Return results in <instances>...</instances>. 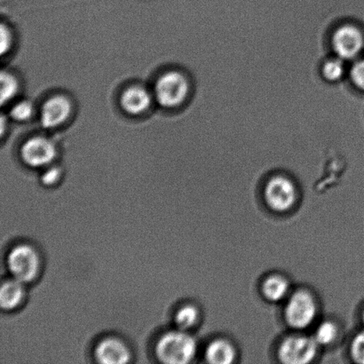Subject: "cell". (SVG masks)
<instances>
[{
  "mask_svg": "<svg viewBox=\"0 0 364 364\" xmlns=\"http://www.w3.org/2000/svg\"><path fill=\"white\" fill-rule=\"evenodd\" d=\"M21 282L16 279L6 281L0 291V305L3 309L10 310L16 308L23 301L24 288Z\"/></svg>",
  "mask_w": 364,
  "mask_h": 364,
  "instance_id": "cell-12",
  "label": "cell"
},
{
  "mask_svg": "<svg viewBox=\"0 0 364 364\" xmlns=\"http://www.w3.org/2000/svg\"><path fill=\"white\" fill-rule=\"evenodd\" d=\"M95 358L103 364H124L129 362V349L117 338H105L95 348Z\"/></svg>",
  "mask_w": 364,
  "mask_h": 364,
  "instance_id": "cell-11",
  "label": "cell"
},
{
  "mask_svg": "<svg viewBox=\"0 0 364 364\" xmlns=\"http://www.w3.org/2000/svg\"><path fill=\"white\" fill-rule=\"evenodd\" d=\"M189 82L180 71H167L156 82L154 98L166 109L177 108L186 101L189 92Z\"/></svg>",
  "mask_w": 364,
  "mask_h": 364,
  "instance_id": "cell-2",
  "label": "cell"
},
{
  "mask_svg": "<svg viewBox=\"0 0 364 364\" xmlns=\"http://www.w3.org/2000/svg\"><path fill=\"white\" fill-rule=\"evenodd\" d=\"M333 42L335 52L341 58L352 59L361 52L363 37L358 28L345 25L335 32Z\"/></svg>",
  "mask_w": 364,
  "mask_h": 364,
  "instance_id": "cell-9",
  "label": "cell"
},
{
  "mask_svg": "<svg viewBox=\"0 0 364 364\" xmlns=\"http://www.w3.org/2000/svg\"><path fill=\"white\" fill-rule=\"evenodd\" d=\"M60 176H62V171L58 166H49L42 174L41 180L45 185H53L60 180Z\"/></svg>",
  "mask_w": 364,
  "mask_h": 364,
  "instance_id": "cell-23",
  "label": "cell"
},
{
  "mask_svg": "<svg viewBox=\"0 0 364 364\" xmlns=\"http://www.w3.org/2000/svg\"><path fill=\"white\" fill-rule=\"evenodd\" d=\"M20 83L17 77L9 71H2L1 73V101L2 105L9 103L16 97L19 92Z\"/></svg>",
  "mask_w": 364,
  "mask_h": 364,
  "instance_id": "cell-15",
  "label": "cell"
},
{
  "mask_svg": "<svg viewBox=\"0 0 364 364\" xmlns=\"http://www.w3.org/2000/svg\"><path fill=\"white\" fill-rule=\"evenodd\" d=\"M14 43V38L12 31L6 26V24H2L1 26V55H5L6 53H9L12 48Z\"/></svg>",
  "mask_w": 364,
  "mask_h": 364,
  "instance_id": "cell-22",
  "label": "cell"
},
{
  "mask_svg": "<svg viewBox=\"0 0 364 364\" xmlns=\"http://www.w3.org/2000/svg\"><path fill=\"white\" fill-rule=\"evenodd\" d=\"M351 78L356 87L364 91V60H360L353 66Z\"/></svg>",
  "mask_w": 364,
  "mask_h": 364,
  "instance_id": "cell-21",
  "label": "cell"
},
{
  "mask_svg": "<svg viewBox=\"0 0 364 364\" xmlns=\"http://www.w3.org/2000/svg\"><path fill=\"white\" fill-rule=\"evenodd\" d=\"M34 110L33 103L28 100H21L14 103L10 109L9 116L16 122H27L33 117Z\"/></svg>",
  "mask_w": 364,
  "mask_h": 364,
  "instance_id": "cell-16",
  "label": "cell"
},
{
  "mask_svg": "<svg viewBox=\"0 0 364 364\" xmlns=\"http://www.w3.org/2000/svg\"><path fill=\"white\" fill-rule=\"evenodd\" d=\"M56 155L57 148L55 142L51 139L41 135L28 139L21 149L23 161L34 168L51 165Z\"/></svg>",
  "mask_w": 364,
  "mask_h": 364,
  "instance_id": "cell-4",
  "label": "cell"
},
{
  "mask_svg": "<svg viewBox=\"0 0 364 364\" xmlns=\"http://www.w3.org/2000/svg\"><path fill=\"white\" fill-rule=\"evenodd\" d=\"M196 344L191 335L183 331H170L160 338L156 353L162 363L184 364L191 361L196 355Z\"/></svg>",
  "mask_w": 364,
  "mask_h": 364,
  "instance_id": "cell-1",
  "label": "cell"
},
{
  "mask_svg": "<svg viewBox=\"0 0 364 364\" xmlns=\"http://www.w3.org/2000/svg\"><path fill=\"white\" fill-rule=\"evenodd\" d=\"M363 321H364V313H363Z\"/></svg>",
  "mask_w": 364,
  "mask_h": 364,
  "instance_id": "cell-24",
  "label": "cell"
},
{
  "mask_svg": "<svg viewBox=\"0 0 364 364\" xmlns=\"http://www.w3.org/2000/svg\"><path fill=\"white\" fill-rule=\"evenodd\" d=\"M152 95L144 85H134L124 89L121 95L120 105L129 115L138 116L147 112L152 103Z\"/></svg>",
  "mask_w": 364,
  "mask_h": 364,
  "instance_id": "cell-10",
  "label": "cell"
},
{
  "mask_svg": "<svg viewBox=\"0 0 364 364\" xmlns=\"http://www.w3.org/2000/svg\"><path fill=\"white\" fill-rule=\"evenodd\" d=\"M315 338L292 337L282 344L279 350L281 361L288 364H305L312 361L316 355Z\"/></svg>",
  "mask_w": 364,
  "mask_h": 364,
  "instance_id": "cell-6",
  "label": "cell"
},
{
  "mask_svg": "<svg viewBox=\"0 0 364 364\" xmlns=\"http://www.w3.org/2000/svg\"><path fill=\"white\" fill-rule=\"evenodd\" d=\"M289 284L284 278L271 277L263 285L264 295L271 301H279L287 296Z\"/></svg>",
  "mask_w": 364,
  "mask_h": 364,
  "instance_id": "cell-14",
  "label": "cell"
},
{
  "mask_svg": "<svg viewBox=\"0 0 364 364\" xmlns=\"http://www.w3.org/2000/svg\"><path fill=\"white\" fill-rule=\"evenodd\" d=\"M7 266L14 279L25 284L37 277L41 259L33 247L28 245H20L10 252Z\"/></svg>",
  "mask_w": 364,
  "mask_h": 364,
  "instance_id": "cell-3",
  "label": "cell"
},
{
  "mask_svg": "<svg viewBox=\"0 0 364 364\" xmlns=\"http://www.w3.org/2000/svg\"><path fill=\"white\" fill-rule=\"evenodd\" d=\"M265 198L271 209L277 212H285L294 205L296 200L294 186L287 178H274L267 185Z\"/></svg>",
  "mask_w": 364,
  "mask_h": 364,
  "instance_id": "cell-8",
  "label": "cell"
},
{
  "mask_svg": "<svg viewBox=\"0 0 364 364\" xmlns=\"http://www.w3.org/2000/svg\"><path fill=\"white\" fill-rule=\"evenodd\" d=\"M316 314V302L306 291L296 292L285 310L288 323L297 329H303L310 326L315 319Z\"/></svg>",
  "mask_w": 364,
  "mask_h": 364,
  "instance_id": "cell-5",
  "label": "cell"
},
{
  "mask_svg": "<svg viewBox=\"0 0 364 364\" xmlns=\"http://www.w3.org/2000/svg\"><path fill=\"white\" fill-rule=\"evenodd\" d=\"M324 77L329 81H337L343 76L344 65L340 60H331L323 68Z\"/></svg>",
  "mask_w": 364,
  "mask_h": 364,
  "instance_id": "cell-19",
  "label": "cell"
},
{
  "mask_svg": "<svg viewBox=\"0 0 364 364\" xmlns=\"http://www.w3.org/2000/svg\"><path fill=\"white\" fill-rule=\"evenodd\" d=\"M352 355L355 361L364 364V333L358 335L353 342Z\"/></svg>",
  "mask_w": 364,
  "mask_h": 364,
  "instance_id": "cell-20",
  "label": "cell"
},
{
  "mask_svg": "<svg viewBox=\"0 0 364 364\" xmlns=\"http://www.w3.org/2000/svg\"><path fill=\"white\" fill-rule=\"evenodd\" d=\"M337 336V328L333 323L326 322L321 324L317 329L315 340L317 344L328 345L331 343Z\"/></svg>",
  "mask_w": 364,
  "mask_h": 364,
  "instance_id": "cell-18",
  "label": "cell"
},
{
  "mask_svg": "<svg viewBox=\"0 0 364 364\" xmlns=\"http://www.w3.org/2000/svg\"><path fill=\"white\" fill-rule=\"evenodd\" d=\"M206 359L207 361L213 364L232 363L235 359L234 348L227 341H214L207 348Z\"/></svg>",
  "mask_w": 364,
  "mask_h": 364,
  "instance_id": "cell-13",
  "label": "cell"
},
{
  "mask_svg": "<svg viewBox=\"0 0 364 364\" xmlns=\"http://www.w3.org/2000/svg\"><path fill=\"white\" fill-rule=\"evenodd\" d=\"M198 311L193 306H185L177 312L176 323L181 330H187L198 322Z\"/></svg>",
  "mask_w": 364,
  "mask_h": 364,
  "instance_id": "cell-17",
  "label": "cell"
},
{
  "mask_svg": "<svg viewBox=\"0 0 364 364\" xmlns=\"http://www.w3.org/2000/svg\"><path fill=\"white\" fill-rule=\"evenodd\" d=\"M73 109V103L67 96L63 95L51 96L41 107L42 126L49 130L63 126L70 119Z\"/></svg>",
  "mask_w": 364,
  "mask_h": 364,
  "instance_id": "cell-7",
  "label": "cell"
}]
</instances>
